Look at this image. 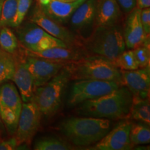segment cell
Segmentation results:
<instances>
[{"label":"cell","instance_id":"1","mask_svg":"<svg viewBox=\"0 0 150 150\" xmlns=\"http://www.w3.org/2000/svg\"><path fill=\"white\" fill-rule=\"evenodd\" d=\"M132 100L131 92L122 85L109 93L79 104L76 111L81 116L108 120L128 119Z\"/></svg>","mask_w":150,"mask_h":150},{"label":"cell","instance_id":"2","mask_svg":"<svg viewBox=\"0 0 150 150\" xmlns=\"http://www.w3.org/2000/svg\"><path fill=\"white\" fill-rule=\"evenodd\" d=\"M110 120L83 116L63 120L59 130L74 146L88 147L97 143L110 129Z\"/></svg>","mask_w":150,"mask_h":150},{"label":"cell","instance_id":"3","mask_svg":"<svg viewBox=\"0 0 150 150\" xmlns=\"http://www.w3.org/2000/svg\"><path fill=\"white\" fill-rule=\"evenodd\" d=\"M86 56H97L113 61L125 50L123 32L118 25L94 28L92 34L80 41Z\"/></svg>","mask_w":150,"mask_h":150},{"label":"cell","instance_id":"4","mask_svg":"<svg viewBox=\"0 0 150 150\" xmlns=\"http://www.w3.org/2000/svg\"><path fill=\"white\" fill-rule=\"evenodd\" d=\"M65 67L72 80L98 79L121 83V71L113 63L97 56H86L76 61L67 62Z\"/></svg>","mask_w":150,"mask_h":150},{"label":"cell","instance_id":"5","mask_svg":"<svg viewBox=\"0 0 150 150\" xmlns=\"http://www.w3.org/2000/svg\"><path fill=\"white\" fill-rule=\"evenodd\" d=\"M70 80V74L64 66L55 76L35 88L32 99L42 115L52 117L59 110L63 93Z\"/></svg>","mask_w":150,"mask_h":150},{"label":"cell","instance_id":"6","mask_svg":"<svg viewBox=\"0 0 150 150\" xmlns=\"http://www.w3.org/2000/svg\"><path fill=\"white\" fill-rule=\"evenodd\" d=\"M72 84L67 104L70 107L78 106L87 100L93 99L110 93L122 86L120 82L98 79L76 80Z\"/></svg>","mask_w":150,"mask_h":150},{"label":"cell","instance_id":"7","mask_svg":"<svg viewBox=\"0 0 150 150\" xmlns=\"http://www.w3.org/2000/svg\"><path fill=\"white\" fill-rule=\"evenodd\" d=\"M22 107V100L16 86L10 82L0 86V116L6 130L14 135Z\"/></svg>","mask_w":150,"mask_h":150},{"label":"cell","instance_id":"8","mask_svg":"<svg viewBox=\"0 0 150 150\" xmlns=\"http://www.w3.org/2000/svg\"><path fill=\"white\" fill-rule=\"evenodd\" d=\"M18 38L22 46L33 52L57 47H70L63 40L49 34L33 22L24 26L18 31Z\"/></svg>","mask_w":150,"mask_h":150},{"label":"cell","instance_id":"9","mask_svg":"<svg viewBox=\"0 0 150 150\" xmlns=\"http://www.w3.org/2000/svg\"><path fill=\"white\" fill-rule=\"evenodd\" d=\"M42 113L33 99L22 103V107L18 123L15 138L18 147L22 144H29L40 126Z\"/></svg>","mask_w":150,"mask_h":150},{"label":"cell","instance_id":"10","mask_svg":"<svg viewBox=\"0 0 150 150\" xmlns=\"http://www.w3.org/2000/svg\"><path fill=\"white\" fill-rule=\"evenodd\" d=\"M24 65L32 75L35 88L42 86L61 71L65 66L64 62L54 61L38 56L29 55L22 59Z\"/></svg>","mask_w":150,"mask_h":150},{"label":"cell","instance_id":"11","mask_svg":"<svg viewBox=\"0 0 150 150\" xmlns=\"http://www.w3.org/2000/svg\"><path fill=\"white\" fill-rule=\"evenodd\" d=\"M131 122L125 120L109 131L99 141L91 148L95 150H129L133 149L129 134Z\"/></svg>","mask_w":150,"mask_h":150},{"label":"cell","instance_id":"12","mask_svg":"<svg viewBox=\"0 0 150 150\" xmlns=\"http://www.w3.org/2000/svg\"><path fill=\"white\" fill-rule=\"evenodd\" d=\"M122 85L126 86L133 98L148 99L150 89L149 67L134 70H120Z\"/></svg>","mask_w":150,"mask_h":150},{"label":"cell","instance_id":"13","mask_svg":"<svg viewBox=\"0 0 150 150\" xmlns=\"http://www.w3.org/2000/svg\"><path fill=\"white\" fill-rule=\"evenodd\" d=\"M31 22L37 24L49 34L63 40L70 46L79 45V39L77 38L72 31L62 25L61 23L46 16L37 6L35 7L31 16Z\"/></svg>","mask_w":150,"mask_h":150},{"label":"cell","instance_id":"14","mask_svg":"<svg viewBox=\"0 0 150 150\" xmlns=\"http://www.w3.org/2000/svg\"><path fill=\"white\" fill-rule=\"evenodd\" d=\"M123 37L125 47L129 50L142 45L149 46V36L145 34L140 21V9L136 8L129 13Z\"/></svg>","mask_w":150,"mask_h":150},{"label":"cell","instance_id":"15","mask_svg":"<svg viewBox=\"0 0 150 150\" xmlns=\"http://www.w3.org/2000/svg\"><path fill=\"white\" fill-rule=\"evenodd\" d=\"M86 0H76L73 2H65L60 0H36V6L52 20L65 23L82 3Z\"/></svg>","mask_w":150,"mask_h":150},{"label":"cell","instance_id":"16","mask_svg":"<svg viewBox=\"0 0 150 150\" xmlns=\"http://www.w3.org/2000/svg\"><path fill=\"white\" fill-rule=\"evenodd\" d=\"M122 11L116 0H97L94 27L118 25Z\"/></svg>","mask_w":150,"mask_h":150},{"label":"cell","instance_id":"17","mask_svg":"<svg viewBox=\"0 0 150 150\" xmlns=\"http://www.w3.org/2000/svg\"><path fill=\"white\" fill-rule=\"evenodd\" d=\"M20 92L23 102H28L33 98L35 91L34 80L22 60L16 59V70L13 77Z\"/></svg>","mask_w":150,"mask_h":150},{"label":"cell","instance_id":"18","mask_svg":"<svg viewBox=\"0 0 150 150\" xmlns=\"http://www.w3.org/2000/svg\"><path fill=\"white\" fill-rule=\"evenodd\" d=\"M27 54L29 55L38 56L48 60L59 62H71L76 61L86 56L82 50L75 48V47H57L47 49L42 51L33 52L27 50Z\"/></svg>","mask_w":150,"mask_h":150},{"label":"cell","instance_id":"19","mask_svg":"<svg viewBox=\"0 0 150 150\" xmlns=\"http://www.w3.org/2000/svg\"><path fill=\"white\" fill-rule=\"evenodd\" d=\"M97 0H86L73 13L70 18L71 27L81 31L94 24Z\"/></svg>","mask_w":150,"mask_h":150},{"label":"cell","instance_id":"20","mask_svg":"<svg viewBox=\"0 0 150 150\" xmlns=\"http://www.w3.org/2000/svg\"><path fill=\"white\" fill-rule=\"evenodd\" d=\"M35 150H71L74 146L67 140L54 136H45L39 138L35 142Z\"/></svg>","mask_w":150,"mask_h":150},{"label":"cell","instance_id":"21","mask_svg":"<svg viewBox=\"0 0 150 150\" xmlns=\"http://www.w3.org/2000/svg\"><path fill=\"white\" fill-rule=\"evenodd\" d=\"M129 118L150 125V104L148 99L133 98Z\"/></svg>","mask_w":150,"mask_h":150},{"label":"cell","instance_id":"22","mask_svg":"<svg viewBox=\"0 0 150 150\" xmlns=\"http://www.w3.org/2000/svg\"><path fill=\"white\" fill-rule=\"evenodd\" d=\"M16 70V59L12 54L1 50L0 52V86L12 80Z\"/></svg>","mask_w":150,"mask_h":150},{"label":"cell","instance_id":"23","mask_svg":"<svg viewBox=\"0 0 150 150\" xmlns=\"http://www.w3.org/2000/svg\"><path fill=\"white\" fill-rule=\"evenodd\" d=\"M19 47V40L13 31L8 27L0 29V49L10 54L16 53Z\"/></svg>","mask_w":150,"mask_h":150},{"label":"cell","instance_id":"24","mask_svg":"<svg viewBox=\"0 0 150 150\" xmlns=\"http://www.w3.org/2000/svg\"><path fill=\"white\" fill-rule=\"evenodd\" d=\"M129 137L134 145L149 143L150 129L149 125L146 126L140 123H131Z\"/></svg>","mask_w":150,"mask_h":150},{"label":"cell","instance_id":"25","mask_svg":"<svg viewBox=\"0 0 150 150\" xmlns=\"http://www.w3.org/2000/svg\"><path fill=\"white\" fill-rule=\"evenodd\" d=\"M113 64L120 70H134L139 68L133 50H125L113 61Z\"/></svg>","mask_w":150,"mask_h":150},{"label":"cell","instance_id":"26","mask_svg":"<svg viewBox=\"0 0 150 150\" xmlns=\"http://www.w3.org/2000/svg\"><path fill=\"white\" fill-rule=\"evenodd\" d=\"M17 0H4L1 16H0V26L7 27L11 26L16 12Z\"/></svg>","mask_w":150,"mask_h":150},{"label":"cell","instance_id":"27","mask_svg":"<svg viewBox=\"0 0 150 150\" xmlns=\"http://www.w3.org/2000/svg\"><path fill=\"white\" fill-rule=\"evenodd\" d=\"M32 0H17L16 12L13 20L11 27H18L23 22L31 7Z\"/></svg>","mask_w":150,"mask_h":150},{"label":"cell","instance_id":"28","mask_svg":"<svg viewBox=\"0 0 150 150\" xmlns=\"http://www.w3.org/2000/svg\"><path fill=\"white\" fill-rule=\"evenodd\" d=\"M139 68L149 67L150 51L149 46L142 45L133 50Z\"/></svg>","mask_w":150,"mask_h":150},{"label":"cell","instance_id":"29","mask_svg":"<svg viewBox=\"0 0 150 150\" xmlns=\"http://www.w3.org/2000/svg\"><path fill=\"white\" fill-rule=\"evenodd\" d=\"M140 21L144 31L147 36L150 35V8H146L140 10Z\"/></svg>","mask_w":150,"mask_h":150},{"label":"cell","instance_id":"30","mask_svg":"<svg viewBox=\"0 0 150 150\" xmlns=\"http://www.w3.org/2000/svg\"><path fill=\"white\" fill-rule=\"evenodd\" d=\"M121 11L125 13H129L137 8V0H116Z\"/></svg>","mask_w":150,"mask_h":150},{"label":"cell","instance_id":"31","mask_svg":"<svg viewBox=\"0 0 150 150\" xmlns=\"http://www.w3.org/2000/svg\"><path fill=\"white\" fill-rule=\"evenodd\" d=\"M18 147V142L15 136L8 139L1 140L0 141V150L16 149Z\"/></svg>","mask_w":150,"mask_h":150},{"label":"cell","instance_id":"32","mask_svg":"<svg viewBox=\"0 0 150 150\" xmlns=\"http://www.w3.org/2000/svg\"><path fill=\"white\" fill-rule=\"evenodd\" d=\"M150 0H137V8L141 9L149 8Z\"/></svg>","mask_w":150,"mask_h":150},{"label":"cell","instance_id":"33","mask_svg":"<svg viewBox=\"0 0 150 150\" xmlns=\"http://www.w3.org/2000/svg\"><path fill=\"white\" fill-rule=\"evenodd\" d=\"M6 133V129L4 125V123L2 120H1V116H0V137H2L4 136Z\"/></svg>","mask_w":150,"mask_h":150},{"label":"cell","instance_id":"34","mask_svg":"<svg viewBox=\"0 0 150 150\" xmlns=\"http://www.w3.org/2000/svg\"><path fill=\"white\" fill-rule=\"evenodd\" d=\"M4 0H0V16H1V8H2V5Z\"/></svg>","mask_w":150,"mask_h":150},{"label":"cell","instance_id":"35","mask_svg":"<svg viewBox=\"0 0 150 150\" xmlns=\"http://www.w3.org/2000/svg\"><path fill=\"white\" fill-rule=\"evenodd\" d=\"M62 1H65V2H73V1H76V0H60Z\"/></svg>","mask_w":150,"mask_h":150},{"label":"cell","instance_id":"36","mask_svg":"<svg viewBox=\"0 0 150 150\" xmlns=\"http://www.w3.org/2000/svg\"><path fill=\"white\" fill-rule=\"evenodd\" d=\"M1 137H0V141H1Z\"/></svg>","mask_w":150,"mask_h":150},{"label":"cell","instance_id":"37","mask_svg":"<svg viewBox=\"0 0 150 150\" xmlns=\"http://www.w3.org/2000/svg\"><path fill=\"white\" fill-rule=\"evenodd\" d=\"M1 49H0V52H1Z\"/></svg>","mask_w":150,"mask_h":150},{"label":"cell","instance_id":"38","mask_svg":"<svg viewBox=\"0 0 150 150\" xmlns=\"http://www.w3.org/2000/svg\"><path fill=\"white\" fill-rule=\"evenodd\" d=\"M1 26H0V29H1Z\"/></svg>","mask_w":150,"mask_h":150}]
</instances>
